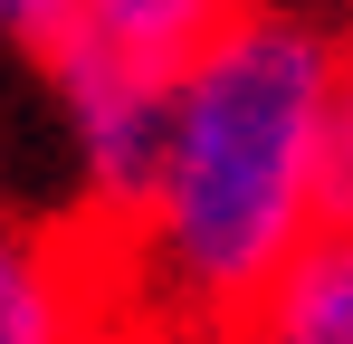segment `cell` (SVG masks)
<instances>
[{
  "label": "cell",
  "mask_w": 353,
  "mask_h": 344,
  "mask_svg": "<svg viewBox=\"0 0 353 344\" xmlns=\"http://www.w3.org/2000/svg\"><path fill=\"white\" fill-rule=\"evenodd\" d=\"M48 86H58V124H67V163H77V191H86V220L115 229L143 201V182H153L172 67H143V57H115L96 39H67L48 57Z\"/></svg>",
  "instance_id": "obj_2"
},
{
  "label": "cell",
  "mask_w": 353,
  "mask_h": 344,
  "mask_svg": "<svg viewBox=\"0 0 353 344\" xmlns=\"http://www.w3.org/2000/svg\"><path fill=\"white\" fill-rule=\"evenodd\" d=\"M248 0H77V39L115 57H143V67H181L201 39H220Z\"/></svg>",
  "instance_id": "obj_5"
},
{
  "label": "cell",
  "mask_w": 353,
  "mask_h": 344,
  "mask_svg": "<svg viewBox=\"0 0 353 344\" xmlns=\"http://www.w3.org/2000/svg\"><path fill=\"white\" fill-rule=\"evenodd\" d=\"M239 344H353V229H315L277 278L258 287Z\"/></svg>",
  "instance_id": "obj_4"
},
{
  "label": "cell",
  "mask_w": 353,
  "mask_h": 344,
  "mask_svg": "<svg viewBox=\"0 0 353 344\" xmlns=\"http://www.w3.org/2000/svg\"><path fill=\"white\" fill-rule=\"evenodd\" d=\"M315 191H325V220L353 229V39L334 57V96H325V172H315Z\"/></svg>",
  "instance_id": "obj_6"
},
{
  "label": "cell",
  "mask_w": 353,
  "mask_h": 344,
  "mask_svg": "<svg viewBox=\"0 0 353 344\" xmlns=\"http://www.w3.org/2000/svg\"><path fill=\"white\" fill-rule=\"evenodd\" d=\"M67 39H77V0H0V48L58 57Z\"/></svg>",
  "instance_id": "obj_7"
},
{
  "label": "cell",
  "mask_w": 353,
  "mask_h": 344,
  "mask_svg": "<svg viewBox=\"0 0 353 344\" xmlns=\"http://www.w3.org/2000/svg\"><path fill=\"white\" fill-rule=\"evenodd\" d=\"M0 344H124L96 220H29L0 201Z\"/></svg>",
  "instance_id": "obj_3"
},
{
  "label": "cell",
  "mask_w": 353,
  "mask_h": 344,
  "mask_svg": "<svg viewBox=\"0 0 353 344\" xmlns=\"http://www.w3.org/2000/svg\"><path fill=\"white\" fill-rule=\"evenodd\" d=\"M344 39L248 0L172 67L143 201L105 229L124 344H239L258 287L325 229V96Z\"/></svg>",
  "instance_id": "obj_1"
}]
</instances>
